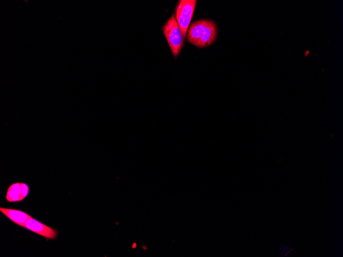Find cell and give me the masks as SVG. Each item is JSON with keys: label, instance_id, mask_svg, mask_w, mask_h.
I'll use <instances>...</instances> for the list:
<instances>
[{"label": "cell", "instance_id": "obj_1", "mask_svg": "<svg viewBox=\"0 0 343 257\" xmlns=\"http://www.w3.org/2000/svg\"><path fill=\"white\" fill-rule=\"evenodd\" d=\"M217 29L215 23L208 20H201L193 23L187 36L188 41L198 48H205L216 40Z\"/></svg>", "mask_w": 343, "mask_h": 257}, {"label": "cell", "instance_id": "obj_2", "mask_svg": "<svg viewBox=\"0 0 343 257\" xmlns=\"http://www.w3.org/2000/svg\"><path fill=\"white\" fill-rule=\"evenodd\" d=\"M163 32L173 56L176 58L184 45L185 38L176 21L175 14L166 23Z\"/></svg>", "mask_w": 343, "mask_h": 257}, {"label": "cell", "instance_id": "obj_3", "mask_svg": "<svg viewBox=\"0 0 343 257\" xmlns=\"http://www.w3.org/2000/svg\"><path fill=\"white\" fill-rule=\"evenodd\" d=\"M196 3V0H181L176 9V20L185 39L193 16Z\"/></svg>", "mask_w": 343, "mask_h": 257}, {"label": "cell", "instance_id": "obj_4", "mask_svg": "<svg viewBox=\"0 0 343 257\" xmlns=\"http://www.w3.org/2000/svg\"><path fill=\"white\" fill-rule=\"evenodd\" d=\"M22 227L49 239H55L58 236V231L39 221L31 218Z\"/></svg>", "mask_w": 343, "mask_h": 257}, {"label": "cell", "instance_id": "obj_5", "mask_svg": "<svg viewBox=\"0 0 343 257\" xmlns=\"http://www.w3.org/2000/svg\"><path fill=\"white\" fill-rule=\"evenodd\" d=\"M0 212L3 213L13 222L21 227L28 220L32 218L27 213L17 209L1 207L0 208Z\"/></svg>", "mask_w": 343, "mask_h": 257}, {"label": "cell", "instance_id": "obj_6", "mask_svg": "<svg viewBox=\"0 0 343 257\" xmlns=\"http://www.w3.org/2000/svg\"><path fill=\"white\" fill-rule=\"evenodd\" d=\"M7 199L10 202L22 201L21 183H14L10 186L7 192Z\"/></svg>", "mask_w": 343, "mask_h": 257}, {"label": "cell", "instance_id": "obj_7", "mask_svg": "<svg viewBox=\"0 0 343 257\" xmlns=\"http://www.w3.org/2000/svg\"><path fill=\"white\" fill-rule=\"evenodd\" d=\"M292 252V249L289 245L282 244L281 245L280 256H289Z\"/></svg>", "mask_w": 343, "mask_h": 257}, {"label": "cell", "instance_id": "obj_8", "mask_svg": "<svg viewBox=\"0 0 343 257\" xmlns=\"http://www.w3.org/2000/svg\"><path fill=\"white\" fill-rule=\"evenodd\" d=\"M22 188V200L25 199L29 195L30 189L29 186L24 183H21Z\"/></svg>", "mask_w": 343, "mask_h": 257}, {"label": "cell", "instance_id": "obj_9", "mask_svg": "<svg viewBox=\"0 0 343 257\" xmlns=\"http://www.w3.org/2000/svg\"><path fill=\"white\" fill-rule=\"evenodd\" d=\"M136 247V244L134 243L133 245V248H135Z\"/></svg>", "mask_w": 343, "mask_h": 257}]
</instances>
